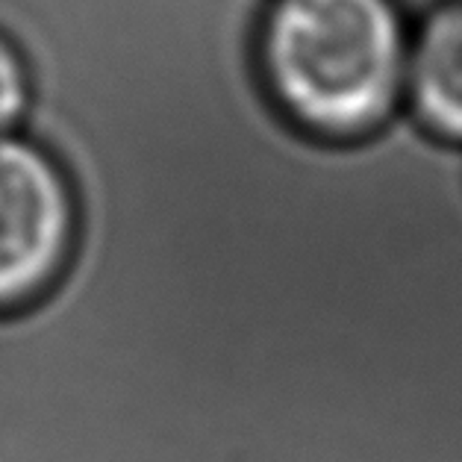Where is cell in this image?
I'll return each mask as SVG.
<instances>
[{
	"instance_id": "cell-1",
	"label": "cell",
	"mask_w": 462,
	"mask_h": 462,
	"mask_svg": "<svg viewBox=\"0 0 462 462\" xmlns=\"http://www.w3.org/2000/svg\"><path fill=\"white\" fill-rule=\"evenodd\" d=\"M256 56L265 92L310 136L363 139L403 106L410 32L398 0H268Z\"/></svg>"
},
{
	"instance_id": "cell-2",
	"label": "cell",
	"mask_w": 462,
	"mask_h": 462,
	"mask_svg": "<svg viewBox=\"0 0 462 462\" xmlns=\"http://www.w3.org/2000/svg\"><path fill=\"white\" fill-rule=\"evenodd\" d=\"M77 245V198L36 139L0 133V310H27L56 286Z\"/></svg>"
},
{
	"instance_id": "cell-3",
	"label": "cell",
	"mask_w": 462,
	"mask_h": 462,
	"mask_svg": "<svg viewBox=\"0 0 462 462\" xmlns=\"http://www.w3.org/2000/svg\"><path fill=\"white\" fill-rule=\"evenodd\" d=\"M407 109L439 139L462 144V0L433 6L410 39Z\"/></svg>"
},
{
	"instance_id": "cell-4",
	"label": "cell",
	"mask_w": 462,
	"mask_h": 462,
	"mask_svg": "<svg viewBox=\"0 0 462 462\" xmlns=\"http://www.w3.org/2000/svg\"><path fill=\"white\" fill-rule=\"evenodd\" d=\"M32 77L18 44L0 32V133H15L30 116Z\"/></svg>"
}]
</instances>
